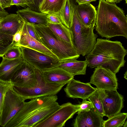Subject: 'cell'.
Here are the masks:
<instances>
[{"mask_svg": "<svg viewBox=\"0 0 127 127\" xmlns=\"http://www.w3.org/2000/svg\"><path fill=\"white\" fill-rule=\"evenodd\" d=\"M58 99L56 95L24 102L22 107L5 127H33L60 107Z\"/></svg>", "mask_w": 127, "mask_h": 127, "instance_id": "obj_1", "label": "cell"}, {"mask_svg": "<svg viewBox=\"0 0 127 127\" xmlns=\"http://www.w3.org/2000/svg\"><path fill=\"white\" fill-rule=\"evenodd\" d=\"M127 51L118 41L98 38L92 51L85 57L91 68L101 66L116 74L124 67Z\"/></svg>", "mask_w": 127, "mask_h": 127, "instance_id": "obj_2", "label": "cell"}, {"mask_svg": "<svg viewBox=\"0 0 127 127\" xmlns=\"http://www.w3.org/2000/svg\"><path fill=\"white\" fill-rule=\"evenodd\" d=\"M95 28L102 37L122 36L127 39V18L124 11L115 3L99 0Z\"/></svg>", "mask_w": 127, "mask_h": 127, "instance_id": "obj_3", "label": "cell"}, {"mask_svg": "<svg viewBox=\"0 0 127 127\" xmlns=\"http://www.w3.org/2000/svg\"><path fill=\"white\" fill-rule=\"evenodd\" d=\"M70 0L71 24L69 29L71 32L72 43L78 54L84 56L88 55L93 49L98 35L94 32L95 27H89L81 21L73 2Z\"/></svg>", "mask_w": 127, "mask_h": 127, "instance_id": "obj_4", "label": "cell"}, {"mask_svg": "<svg viewBox=\"0 0 127 127\" xmlns=\"http://www.w3.org/2000/svg\"><path fill=\"white\" fill-rule=\"evenodd\" d=\"M33 26L40 42L55 55L60 62L71 59H77L80 56L72 43L59 38L48 26Z\"/></svg>", "mask_w": 127, "mask_h": 127, "instance_id": "obj_5", "label": "cell"}, {"mask_svg": "<svg viewBox=\"0 0 127 127\" xmlns=\"http://www.w3.org/2000/svg\"><path fill=\"white\" fill-rule=\"evenodd\" d=\"M36 69L38 76V83L35 86L32 88H27L13 86L14 89L25 100L56 95L66 84L48 83L44 79L42 71L37 69Z\"/></svg>", "mask_w": 127, "mask_h": 127, "instance_id": "obj_6", "label": "cell"}, {"mask_svg": "<svg viewBox=\"0 0 127 127\" xmlns=\"http://www.w3.org/2000/svg\"><path fill=\"white\" fill-rule=\"evenodd\" d=\"M19 47L23 60L42 72L56 67L60 62L58 59L32 49Z\"/></svg>", "mask_w": 127, "mask_h": 127, "instance_id": "obj_7", "label": "cell"}, {"mask_svg": "<svg viewBox=\"0 0 127 127\" xmlns=\"http://www.w3.org/2000/svg\"><path fill=\"white\" fill-rule=\"evenodd\" d=\"M13 86L6 94L0 115V126L5 127L23 106L25 100L14 89Z\"/></svg>", "mask_w": 127, "mask_h": 127, "instance_id": "obj_8", "label": "cell"}, {"mask_svg": "<svg viewBox=\"0 0 127 127\" xmlns=\"http://www.w3.org/2000/svg\"><path fill=\"white\" fill-rule=\"evenodd\" d=\"M78 111L76 104L70 102L63 104L49 117L35 125L33 127H62Z\"/></svg>", "mask_w": 127, "mask_h": 127, "instance_id": "obj_9", "label": "cell"}, {"mask_svg": "<svg viewBox=\"0 0 127 127\" xmlns=\"http://www.w3.org/2000/svg\"><path fill=\"white\" fill-rule=\"evenodd\" d=\"M116 74L109 69L97 67L95 68L89 83L95 85L97 90L116 91L118 83Z\"/></svg>", "mask_w": 127, "mask_h": 127, "instance_id": "obj_10", "label": "cell"}, {"mask_svg": "<svg viewBox=\"0 0 127 127\" xmlns=\"http://www.w3.org/2000/svg\"><path fill=\"white\" fill-rule=\"evenodd\" d=\"M11 81L14 86L34 87L38 83L36 69L23 60L20 67L13 75Z\"/></svg>", "mask_w": 127, "mask_h": 127, "instance_id": "obj_11", "label": "cell"}, {"mask_svg": "<svg viewBox=\"0 0 127 127\" xmlns=\"http://www.w3.org/2000/svg\"><path fill=\"white\" fill-rule=\"evenodd\" d=\"M102 103L104 113L108 118L121 112L124 107L123 96L116 91L97 89Z\"/></svg>", "mask_w": 127, "mask_h": 127, "instance_id": "obj_12", "label": "cell"}, {"mask_svg": "<svg viewBox=\"0 0 127 127\" xmlns=\"http://www.w3.org/2000/svg\"><path fill=\"white\" fill-rule=\"evenodd\" d=\"M67 84L64 91L67 97L73 98L87 99L96 89L89 83H83L74 78Z\"/></svg>", "mask_w": 127, "mask_h": 127, "instance_id": "obj_13", "label": "cell"}, {"mask_svg": "<svg viewBox=\"0 0 127 127\" xmlns=\"http://www.w3.org/2000/svg\"><path fill=\"white\" fill-rule=\"evenodd\" d=\"M72 126L74 127H103L104 120L93 108L78 112Z\"/></svg>", "mask_w": 127, "mask_h": 127, "instance_id": "obj_14", "label": "cell"}, {"mask_svg": "<svg viewBox=\"0 0 127 127\" xmlns=\"http://www.w3.org/2000/svg\"><path fill=\"white\" fill-rule=\"evenodd\" d=\"M15 46L29 48L58 59L55 55L41 43L29 35L27 30L26 23L25 22L20 40Z\"/></svg>", "mask_w": 127, "mask_h": 127, "instance_id": "obj_15", "label": "cell"}, {"mask_svg": "<svg viewBox=\"0 0 127 127\" xmlns=\"http://www.w3.org/2000/svg\"><path fill=\"white\" fill-rule=\"evenodd\" d=\"M24 23L17 14H9L0 21V32L13 35L23 27Z\"/></svg>", "mask_w": 127, "mask_h": 127, "instance_id": "obj_16", "label": "cell"}, {"mask_svg": "<svg viewBox=\"0 0 127 127\" xmlns=\"http://www.w3.org/2000/svg\"><path fill=\"white\" fill-rule=\"evenodd\" d=\"M2 58L0 64V80L11 81L13 75L20 67L23 60L22 57L12 59Z\"/></svg>", "mask_w": 127, "mask_h": 127, "instance_id": "obj_17", "label": "cell"}, {"mask_svg": "<svg viewBox=\"0 0 127 127\" xmlns=\"http://www.w3.org/2000/svg\"><path fill=\"white\" fill-rule=\"evenodd\" d=\"M77 13L82 22L87 26L95 28L97 12L95 7L90 3L77 5L74 4Z\"/></svg>", "mask_w": 127, "mask_h": 127, "instance_id": "obj_18", "label": "cell"}, {"mask_svg": "<svg viewBox=\"0 0 127 127\" xmlns=\"http://www.w3.org/2000/svg\"><path fill=\"white\" fill-rule=\"evenodd\" d=\"M45 80L52 84H67L74 76L63 69L56 67L42 72Z\"/></svg>", "mask_w": 127, "mask_h": 127, "instance_id": "obj_19", "label": "cell"}, {"mask_svg": "<svg viewBox=\"0 0 127 127\" xmlns=\"http://www.w3.org/2000/svg\"><path fill=\"white\" fill-rule=\"evenodd\" d=\"M16 14L26 23L33 25L48 26L47 14L35 11L29 7L18 10Z\"/></svg>", "mask_w": 127, "mask_h": 127, "instance_id": "obj_20", "label": "cell"}, {"mask_svg": "<svg viewBox=\"0 0 127 127\" xmlns=\"http://www.w3.org/2000/svg\"><path fill=\"white\" fill-rule=\"evenodd\" d=\"M75 58L59 62L56 67L61 68L74 76L79 75H85L88 63L85 60L79 61Z\"/></svg>", "mask_w": 127, "mask_h": 127, "instance_id": "obj_21", "label": "cell"}, {"mask_svg": "<svg viewBox=\"0 0 127 127\" xmlns=\"http://www.w3.org/2000/svg\"><path fill=\"white\" fill-rule=\"evenodd\" d=\"M65 0H43L39 8L40 12L47 14H55L59 16Z\"/></svg>", "mask_w": 127, "mask_h": 127, "instance_id": "obj_22", "label": "cell"}, {"mask_svg": "<svg viewBox=\"0 0 127 127\" xmlns=\"http://www.w3.org/2000/svg\"><path fill=\"white\" fill-rule=\"evenodd\" d=\"M48 27L57 37L68 42L72 43L71 32L62 23L59 24H48Z\"/></svg>", "mask_w": 127, "mask_h": 127, "instance_id": "obj_23", "label": "cell"}, {"mask_svg": "<svg viewBox=\"0 0 127 127\" xmlns=\"http://www.w3.org/2000/svg\"><path fill=\"white\" fill-rule=\"evenodd\" d=\"M72 9L70 0H65L59 17L62 24L69 29L71 24Z\"/></svg>", "mask_w": 127, "mask_h": 127, "instance_id": "obj_24", "label": "cell"}, {"mask_svg": "<svg viewBox=\"0 0 127 127\" xmlns=\"http://www.w3.org/2000/svg\"><path fill=\"white\" fill-rule=\"evenodd\" d=\"M127 113L120 112L104 121L103 127H123L127 119Z\"/></svg>", "mask_w": 127, "mask_h": 127, "instance_id": "obj_25", "label": "cell"}, {"mask_svg": "<svg viewBox=\"0 0 127 127\" xmlns=\"http://www.w3.org/2000/svg\"><path fill=\"white\" fill-rule=\"evenodd\" d=\"M13 35L0 32V57H2L11 47L16 44Z\"/></svg>", "mask_w": 127, "mask_h": 127, "instance_id": "obj_26", "label": "cell"}, {"mask_svg": "<svg viewBox=\"0 0 127 127\" xmlns=\"http://www.w3.org/2000/svg\"><path fill=\"white\" fill-rule=\"evenodd\" d=\"M87 99L91 102L93 108L100 116L102 117L105 116L102 103L97 89Z\"/></svg>", "mask_w": 127, "mask_h": 127, "instance_id": "obj_27", "label": "cell"}, {"mask_svg": "<svg viewBox=\"0 0 127 127\" xmlns=\"http://www.w3.org/2000/svg\"><path fill=\"white\" fill-rule=\"evenodd\" d=\"M13 86L11 81L0 80V114L1 113L5 96L8 90Z\"/></svg>", "mask_w": 127, "mask_h": 127, "instance_id": "obj_28", "label": "cell"}, {"mask_svg": "<svg viewBox=\"0 0 127 127\" xmlns=\"http://www.w3.org/2000/svg\"><path fill=\"white\" fill-rule=\"evenodd\" d=\"M22 57V52L20 47L14 46L10 47L2 57L8 59H14Z\"/></svg>", "mask_w": 127, "mask_h": 127, "instance_id": "obj_29", "label": "cell"}, {"mask_svg": "<svg viewBox=\"0 0 127 127\" xmlns=\"http://www.w3.org/2000/svg\"><path fill=\"white\" fill-rule=\"evenodd\" d=\"M76 105L78 110V112L87 111L93 108L91 102L86 99H83L82 102L76 104Z\"/></svg>", "mask_w": 127, "mask_h": 127, "instance_id": "obj_30", "label": "cell"}, {"mask_svg": "<svg viewBox=\"0 0 127 127\" xmlns=\"http://www.w3.org/2000/svg\"><path fill=\"white\" fill-rule=\"evenodd\" d=\"M25 22L26 24L27 30L29 35L33 38L40 42L39 39L36 33L33 25Z\"/></svg>", "mask_w": 127, "mask_h": 127, "instance_id": "obj_31", "label": "cell"}, {"mask_svg": "<svg viewBox=\"0 0 127 127\" xmlns=\"http://www.w3.org/2000/svg\"><path fill=\"white\" fill-rule=\"evenodd\" d=\"M47 17L48 24H59L62 23L60 17L56 14H47Z\"/></svg>", "mask_w": 127, "mask_h": 127, "instance_id": "obj_32", "label": "cell"}, {"mask_svg": "<svg viewBox=\"0 0 127 127\" xmlns=\"http://www.w3.org/2000/svg\"><path fill=\"white\" fill-rule=\"evenodd\" d=\"M43 0H33L32 5L29 7L35 11L40 12L39 8Z\"/></svg>", "mask_w": 127, "mask_h": 127, "instance_id": "obj_33", "label": "cell"}, {"mask_svg": "<svg viewBox=\"0 0 127 127\" xmlns=\"http://www.w3.org/2000/svg\"><path fill=\"white\" fill-rule=\"evenodd\" d=\"M23 27L13 35V41L16 43L15 45L18 43L20 40Z\"/></svg>", "mask_w": 127, "mask_h": 127, "instance_id": "obj_34", "label": "cell"}, {"mask_svg": "<svg viewBox=\"0 0 127 127\" xmlns=\"http://www.w3.org/2000/svg\"><path fill=\"white\" fill-rule=\"evenodd\" d=\"M14 5L23 7L27 6L26 3L23 0H11L10 6Z\"/></svg>", "mask_w": 127, "mask_h": 127, "instance_id": "obj_35", "label": "cell"}, {"mask_svg": "<svg viewBox=\"0 0 127 127\" xmlns=\"http://www.w3.org/2000/svg\"><path fill=\"white\" fill-rule=\"evenodd\" d=\"M11 0H0V5L2 8L4 10L5 8L10 7Z\"/></svg>", "mask_w": 127, "mask_h": 127, "instance_id": "obj_36", "label": "cell"}, {"mask_svg": "<svg viewBox=\"0 0 127 127\" xmlns=\"http://www.w3.org/2000/svg\"><path fill=\"white\" fill-rule=\"evenodd\" d=\"M78 4L87 3H90L92 1H96V0H75Z\"/></svg>", "mask_w": 127, "mask_h": 127, "instance_id": "obj_37", "label": "cell"}, {"mask_svg": "<svg viewBox=\"0 0 127 127\" xmlns=\"http://www.w3.org/2000/svg\"><path fill=\"white\" fill-rule=\"evenodd\" d=\"M108 2L111 3H118L120 2L122 0H105Z\"/></svg>", "mask_w": 127, "mask_h": 127, "instance_id": "obj_38", "label": "cell"}, {"mask_svg": "<svg viewBox=\"0 0 127 127\" xmlns=\"http://www.w3.org/2000/svg\"><path fill=\"white\" fill-rule=\"evenodd\" d=\"M26 3L27 5L29 7L33 3V0H23Z\"/></svg>", "mask_w": 127, "mask_h": 127, "instance_id": "obj_39", "label": "cell"}, {"mask_svg": "<svg viewBox=\"0 0 127 127\" xmlns=\"http://www.w3.org/2000/svg\"><path fill=\"white\" fill-rule=\"evenodd\" d=\"M127 121L125 122L124 124L123 125V127H127Z\"/></svg>", "mask_w": 127, "mask_h": 127, "instance_id": "obj_40", "label": "cell"}, {"mask_svg": "<svg viewBox=\"0 0 127 127\" xmlns=\"http://www.w3.org/2000/svg\"><path fill=\"white\" fill-rule=\"evenodd\" d=\"M127 71H126L125 72V74H124V78L126 79V80L127 79Z\"/></svg>", "mask_w": 127, "mask_h": 127, "instance_id": "obj_41", "label": "cell"}, {"mask_svg": "<svg viewBox=\"0 0 127 127\" xmlns=\"http://www.w3.org/2000/svg\"><path fill=\"white\" fill-rule=\"evenodd\" d=\"M0 10H1V11H5L4 10H3L2 8H1L0 5Z\"/></svg>", "mask_w": 127, "mask_h": 127, "instance_id": "obj_42", "label": "cell"}, {"mask_svg": "<svg viewBox=\"0 0 127 127\" xmlns=\"http://www.w3.org/2000/svg\"><path fill=\"white\" fill-rule=\"evenodd\" d=\"M1 13L0 11V18L1 17Z\"/></svg>", "mask_w": 127, "mask_h": 127, "instance_id": "obj_43", "label": "cell"}, {"mask_svg": "<svg viewBox=\"0 0 127 127\" xmlns=\"http://www.w3.org/2000/svg\"><path fill=\"white\" fill-rule=\"evenodd\" d=\"M127 0H125V1H126V4H127Z\"/></svg>", "mask_w": 127, "mask_h": 127, "instance_id": "obj_44", "label": "cell"}, {"mask_svg": "<svg viewBox=\"0 0 127 127\" xmlns=\"http://www.w3.org/2000/svg\"></svg>", "mask_w": 127, "mask_h": 127, "instance_id": "obj_45", "label": "cell"}]
</instances>
